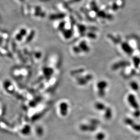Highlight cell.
<instances>
[{
  "label": "cell",
  "instance_id": "1",
  "mask_svg": "<svg viewBox=\"0 0 140 140\" xmlns=\"http://www.w3.org/2000/svg\"><path fill=\"white\" fill-rule=\"evenodd\" d=\"M93 78L91 74H87L84 77H77L76 78L77 84L80 86H85Z\"/></svg>",
  "mask_w": 140,
  "mask_h": 140
},
{
  "label": "cell",
  "instance_id": "2",
  "mask_svg": "<svg viewBox=\"0 0 140 140\" xmlns=\"http://www.w3.org/2000/svg\"><path fill=\"white\" fill-rule=\"evenodd\" d=\"M42 72L44 78L47 80H49L54 73V70L50 67H45L43 68Z\"/></svg>",
  "mask_w": 140,
  "mask_h": 140
},
{
  "label": "cell",
  "instance_id": "3",
  "mask_svg": "<svg viewBox=\"0 0 140 140\" xmlns=\"http://www.w3.org/2000/svg\"><path fill=\"white\" fill-rule=\"evenodd\" d=\"M68 105L66 102H62L59 105L60 113L62 117H66L68 112Z\"/></svg>",
  "mask_w": 140,
  "mask_h": 140
},
{
  "label": "cell",
  "instance_id": "4",
  "mask_svg": "<svg viewBox=\"0 0 140 140\" xmlns=\"http://www.w3.org/2000/svg\"><path fill=\"white\" fill-rule=\"evenodd\" d=\"M127 100L129 104L131 105V106L134 108L137 109L139 108V105L136 100V98L134 95L133 94H129L127 97Z\"/></svg>",
  "mask_w": 140,
  "mask_h": 140
},
{
  "label": "cell",
  "instance_id": "5",
  "mask_svg": "<svg viewBox=\"0 0 140 140\" xmlns=\"http://www.w3.org/2000/svg\"><path fill=\"white\" fill-rule=\"evenodd\" d=\"M78 46L80 48L82 52H84L85 53H88L90 50V48L89 45H87L86 42L85 41H81L80 42L79 45Z\"/></svg>",
  "mask_w": 140,
  "mask_h": 140
},
{
  "label": "cell",
  "instance_id": "6",
  "mask_svg": "<svg viewBox=\"0 0 140 140\" xmlns=\"http://www.w3.org/2000/svg\"><path fill=\"white\" fill-rule=\"evenodd\" d=\"M108 86V83L106 81L102 80L98 81L97 83V88L98 90H103L105 91V89Z\"/></svg>",
  "mask_w": 140,
  "mask_h": 140
},
{
  "label": "cell",
  "instance_id": "7",
  "mask_svg": "<svg viewBox=\"0 0 140 140\" xmlns=\"http://www.w3.org/2000/svg\"><path fill=\"white\" fill-rule=\"evenodd\" d=\"M122 48L126 53L128 54H131L133 52V50L130 45L126 42H123L122 44Z\"/></svg>",
  "mask_w": 140,
  "mask_h": 140
},
{
  "label": "cell",
  "instance_id": "8",
  "mask_svg": "<svg viewBox=\"0 0 140 140\" xmlns=\"http://www.w3.org/2000/svg\"><path fill=\"white\" fill-rule=\"evenodd\" d=\"M128 63L127 62H119L117 63L114 64L112 67V68L113 70H117L119 68H121L122 67H124L128 65Z\"/></svg>",
  "mask_w": 140,
  "mask_h": 140
},
{
  "label": "cell",
  "instance_id": "9",
  "mask_svg": "<svg viewBox=\"0 0 140 140\" xmlns=\"http://www.w3.org/2000/svg\"><path fill=\"white\" fill-rule=\"evenodd\" d=\"M62 34L66 39H69L73 35V32L71 30H67L62 31Z\"/></svg>",
  "mask_w": 140,
  "mask_h": 140
},
{
  "label": "cell",
  "instance_id": "10",
  "mask_svg": "<svg viewBox=\"0 0 140 140\" xmlns=\"http://www.w3.org/2000/svg\"><path fill=\"white\" fill-rule=\"evenodd\" d=\"M94 107L96 110L99 111H102L106 108L105 105L100 102H95L94 105Z\"/></svg>",
  "mask_w": 140,
  "mask_h": 140
},
{
  "label": "cell",
  "instance_id": "11",
  "mask_svg": "<svg viewBox=\"0 0 140 140\" xmlns=\"http://www.w3.org/2000/svg\"><path fill=\"white\" fill-rule=\"evenodd\" d=\"M112 113L111 109L110 108H106L105 109V112L104 114L105 118L107 120H110L112 117Z\"/></svg>",
  "mask_w": 140,
  "mask_h": 140
},
{
  "label": "cell",
  "instance_id": "12",
  "mask_svg": "<svg viewBox=\"0 0 140 140\" xmlns=\"http://www.w3.org/2000/svg\"><path fill=\"white\" fill-rule=\"evenodd\" d=\"M130 86L133 90L137 91L139 89V86L138 85V83L136 81H133L131 82L130 83Z\"/></svg>",
  "mask_w": 140,
  "mask_h": 140
},
{
  "label": "cell",
  "instance_id": "13",
  "mask_svg": "<svg viewBox=\"0 0 140 140\" xmlns=\"http://www.w3.org/2000/svg\"><path fill=\"white\" fill-rule=\"evenodd\" d=\"M84 70L83 69H79L75 70H74L72 72H71V74L72 76H77L80 73L84 72Z\"/></svg>",
  "mask_w": 140,
  "mask_h": 140
},
{
  "label": "cell",
  "instance_id": "14",
  "mask_svg": "<svg viewBox=\"0 0 140 140\" xmlns=\"http://www.w3.org/2000/svg\"><path fill=\"white\" fill-rule=\"evenodd\" d=\"M105 135L103 132H99L95 136L96 140H104L105 138Z\"/></svg>",
  "mask_w": 140,
  "mask_h": 140
},
{
  "label": "cell",
  "instance_id": "15",
  "mask_svg": "<svg viewBox=\"0 0 140 140\" xmlns=\"http://www.w3.org/2000/svg\"><path fill=\"white\" fill-rule=\"evenodd\" d=\"M72 50L75 54H78L81 52V50L79 46H74L72 47Z\"/></svg>",
  "mask_w": 140,
  "mask_h": 140
},
{
  "label": "cell",
  "instance_id": "16",
  "mask_svg": "<svg viewBox=\"0 0 140 140\" xmlns=\"http://www.w3.org/2000/svg\"><path fill=\"white\" fill-rule=\"evenodd\" d=\"M133 62H134V65L135 66V67L137 68L139 65L140 63V59L137 57H135L133 58Z\"/></svg>",
  "mask_w": 140,
  "mask_h": 140
},
{
  "label": "cell",
  "instance_id": "17",
  "mask_svg": "<svg viewBox=\"0 0 140 140\" xmlns=\"http://www.w3.org/2000/svg\"><path fill=\"white\" fill-rule=\"evenodd\" d=\"M79 31L81 35L84 34V33L86 31V28L82 25H80L79 26Z\"/></svg>",
  "mask_w": 140,
  "mask_h": 140
},
{
  "label": "cell",
  "instance_id": "18",
  "mask_svg": "<svg viewBox=\"0 0 140 140\" xmlns=\"http://www.w3.org/2000/svg\"><path fill=\"white\" fill-rule=\"evenodd\" d=\"M87 36L88 38H89L90 39H95L96 38V35L93 32H90L87 34Z\"/></svg>",
  "mask_w": 140,
  "mask_h": 140
},
{
  "label": "cell",
  "instance_id": "19",
  "mask_svg": "<svg viewBox=\"0 0 140 140\" xmlns=\"http://www.w3.org/2000/svg\"><path fill=\"white\" fill-rule=\"evenodd\" d=\"M36 132L37 133V134L38 135H42L44 132H43V129L41 127H38L37 129V130H36Z\"/></svg>",
  "mask_w": 140,
  "mask_h": 140
}]
</instances>
